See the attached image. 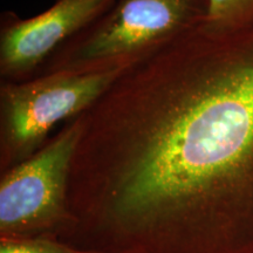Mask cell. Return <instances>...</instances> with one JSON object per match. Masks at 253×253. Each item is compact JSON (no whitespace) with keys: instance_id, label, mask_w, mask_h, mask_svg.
Wrapping results in <instances>:
<instances>
[{"instance_id":"obj_1","label":"cell","mask_w":253,"mask_h":253,"mask_svg":"<svg viewBox=\"0 0 253 253\" xmlns=\"http://www.w3.org/2000/svg\"><path fill=\"white\" fill-rule=\"evenodd\" d=\"M81 118L60 239L91 253H253V31L185 32Z\"/></svg>"},{"instance_id":"obj_2","label":"cell","mask_w":253,"mask_h":253,"mask_svg":"<svg viewBox=\"0 0 253 253\" xmlns=\"http://www.w3.org/2000/svg\"><path fill=\"white\" fill-rule=\"evenodd\" d=\"M204 14V0H115L108 11L60 47L34 78L126 67L198 27Z\"/></svg>"},{"instance_id":"obj_3","label":"cell","mask_w":253,"mask_h":253,"mask_svg":"<svg viewBox=\"0 0 253 253\" xmlns=\"http://www.w3.org/2000/svg\"><path fill=\"white\" fill-rule=\"evenodd\" d=\"M123 68L0 82V172L36 154L49 140V131L58 123L90 108Z\"/></svg>"},{"instance_id":"obj_4","label":"cell","mask_w":253,"mask_h":253,"mask_svg":"<svg viewBox=\"0 0 253 253\" xmlns=\"http://www.w3.org/2000/svg\"><path fill=\"white\" fill-rule=\"evenodd\" d=\"M82 130L68 120L36 154L0 172V236H62L72 225L68 189Z\"/></svg>"},{"instance_id":"obj_5","label":"cell","mask_w":253,"mask_h":253,"mask_svg":"<svg viewBox=\"0 0 253 253\" xmlns=\"http://www.w3.org/2000/svg\"><path fill=\"white\" fill-rule=\"evenodd\" d=\"M115 0H55L42 13L21 19L14 12L0 17L1 82H24L62 45L112 7Z\"/></svg>"},{"instance_id":"obj_6","label":"cell","mask_w":253,"mask_h":253,"mask_svg":"<svg viewBox=\"0 0 253 253\" xmlns=\"http://www.w3.org/2000/svg\"><path fill=\"white\" fill-rule=\"evenodd\" d=\"M199 28L209 33L233 34L253 31V0H204Z\"/></svg>"},{"instance_id":"obj_7","label":"cell","mask_w":253,"mask_h":253,"mask_svg":"<svg viewBox=\"0 0 253 253\" xmlns=\"http://www.w3.org/2000/svg\"><path fill=\"white\" fill-rule=\"evenodd\" d=\"M0 253H91L62 242L58 236H0Z\"/></svg>"}]
</instances>
